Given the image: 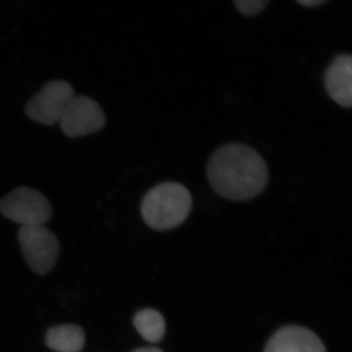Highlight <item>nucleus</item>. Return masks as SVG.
<instances>
[{
    "label": "nucleus",
    "instance_id": "f257e3e1",
    "mask_svg": "<svg viewBox=\"0 0 352 352\" xmlns=\"http://www.w3.org/2000/svg\"><path fill=\"white\" fill-rule=\"evenodd\" d=\"M208 178L219 195L248 201L259 195L268 182L267 164L256 150L244 144L219 148L208 164Z\"/></svg>",
    "mask_w": 352,
    "mask_h": 352
},
{
    "label": "nucleus",
    "instance_id": "f03ea898",
    "mask_svg": "<svg viewBox=\"0 0 352 352\" xmlns=\"http://www.w3.org/2000/svg\"><path fill=\"white\" fill-rule=\"evenodd\" d=\"M192 197L177 182H164L150 190L141 205V214L148 226L164 231L175 228L188 217Z\"/></svg>",
    "mask_w": 352,
    "mask_h": 352
},
{
    "label": "nucleus",
    "instance_id": "7ed1b4c3",
    "mask_svg": "<svg viewBox=\"0 0 352 352\" xmlns=\"http://www.w3.org/2000/svg\"><path fill=\"white\" fill-rule=\"evenodd\" d=\"M0 212L22 226H44L52 217V207L38 190L18 187L0 201Z\"/></svg>",
    "mask_w": 352,
    "mask_h": 352
},
{
    "label": "nucleus",
    "instance_id": "20e7f679",
    "mask_svg": "<svg viewBox=\"0 0 352 352\" xmlns=\"http://www.w3.org/2000/svg\"><path fill=\"white\" fill-rule=\"evenodd\" d=\"M18 238L25 261L38 274L53 270L60 254L56 236L44 226H22Z\"/></svg>",
    "mask_w": 352,
    "mask_h": 352
},
{
    "label": "nucleus",
    "instance_id": "39448f33",
    "mask_svg": "<svg viewBox=\"0 0 352 352\" xmlns=\"http://www.w3.org/2000/svg\"><path fill=\"white\" fill-rule=\"evenodd\" d=\"M75 95V90L69 82L52 80L28 102L25 113L34 122L52 126L60 122Z\"/></svg>",
    "mask_w": 352,
    "mask_h": 352
},
{
    "label": "nucleus",
    "instance_id": "423d86ee",
    "mask_svg": "<svg viewBox=\"0 0 352 352\" xmlns=\"http://www.w3.org/2000/svg\"><path fill=\"white\" fill-rule=\"evenodd\" d=\"M59 124L68 138H82L101 131L106 124V116L94 99L75 95Z\"/></svg>",
    "mask_w": 352,
    "mask_h": 352
},
{
    "label": "nucleus",
    "instance_id": "0eeeda50",
    "mask_svg": "<svg viewBox=\"0 0 352 352\" xmlns=\"http://www.w3.org/2000/svg\"><path fill=\"white\" fill-rule=\"evenodd\" d=\"M265 352H326L320 339L307 328L289 326L278 331Z\"/></svg>",
    "mask_w": 352,
    "mask_h": 352
},
{
    "label": "nucleus",
    "instance_id": "6e6552de",
    "mask_svg": "<svg viewBox=\"0 0 352 352\" xmlns=\"http://www.w3.org/2000/svg\"><path fill=\"white\" fill-rule=\"evenodd\" d=\"M325 87L333 101L342 107H351V55L340 54L333 60L325 73Z\"/></svg>",
    "mask_w": 352,
    "mask_h": 352
},
{
    "label": "nucleus",
    "instance_id": "1a4fd4ad",
    "mask_svg": "<svg viewBox=\"0 0 352 352\" xmlns=\"http://www.w3.org/2000/svg\"><path fill=\"white\" fill-rule=\"evenodd\" d=\"M85 332L76 325H60L50 329L46 344L53 351L78 352L85 346Z\"/></svg>",
    "mask_w": 352,
    "mask_h": 352
},
{
    "label": "nucleus",
    "instance_id": "9d476101",
    "mask_svg": "<svg viewBox=\"0 0 352 352\" xmlns=\"http://www.w3.org/2000/svg\"><path fill=\"white\" fill-rule=\"evenodd\" d=\"M134 326L149 342H159L164 337L166 325L163 316L154 309H144L134 317Z\"/></svg>",
    "mask_w": 352,
    "mask_h": 352
},
{
    "label": "nucleus",
    "instance_id": "9b49d317",
    "mask_svg": "<svg viewBox=\"0 0 352 352\" xmlns=\"http://www.w3.org/2000/svg\"><path fill=\"white\" fill-rule=\"evenodd\" d=\"M270 0H234L236 8L245 16L258 15L267 6Z\"/></svg>",
    "mask_w": 352,
    "mask_h": 352
},
{
    "label": "nucleus",
    "instance_id": "f8f14e48",
    "mask_svg": "<svg viewBox=\"0 0 352 352\" xmlns=\"http://www.w3.org/2000/svg\"><path fill=\"white\" fill-rule=\"evenodd\" d=\"M298 3L305 7H317L325 3L327 0H296Z\"/></svg>",
    "mask_w": 352,
    "mask_h": 352
},
{
    "label": "nucleus",
    "instance_id": "ddd939ff",
    "mask_svg": "<svg viewBox=\"0 0 352 352\" xmlns=\"http://www.w3.org/2000/svg\"><path fill=\"white\" fill-rule=\"evenodd\" d=\"M133 352H163L160 349H155V347H146V349H138V351Z\"/></svg>",
    "mask_w": 352,
    "mask_h": 352
}]
</instances>
